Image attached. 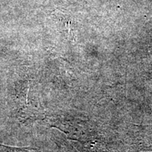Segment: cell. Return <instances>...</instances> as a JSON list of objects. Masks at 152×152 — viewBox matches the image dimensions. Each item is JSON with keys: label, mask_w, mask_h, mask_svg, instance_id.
<instances>
[{"label": "cell", "mask_w": 152, "mask_h": 152, "mask_svg": "<svg viewBox=\"0 0 152 152\" xmlns=\"http://www.w3.org/2000/svg\"><path fill=\"white\" fill-rule=\"evenodd\" d=\"M0 152H38V151L32 148H16L0 144Z\"/></svg>", "instance_id": "cell-1"}]
</instances>
